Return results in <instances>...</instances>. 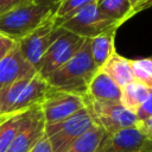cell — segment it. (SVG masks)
<instances>
[{
    "label": "cell",
    "instance_id": "27",
    "mask_svg": "<svg viewBox=\"0 0 152 152\" xmlns=\"http://www.w3.org/2000/svg\"><path fill=\"white\" fill-rule=\"evenodd\" d=\"M31 1L34 2V4H38V5H45V6L57 8V6L59 5V2L62 0H31Z\"/></svg>",
    "mask_w": 152,
    "mask_h": 152
},
{
    "label": "cell",
    "instance_id": "30",
    "mask_svg": "<svg viewBox=\"0 0 152 152\" xmlns=\"http://www.w3.org/2000/svg\"><path fill=\"white\" fill-rule=\"evenodd\" d=\"M142 1H144V0H129V2H131V5H132V13H133V10H134L138 5H140ZM132 15H133V14H132Z\"/></svg>",
    "mask_w": 152,
    "mask_h": 152
},
{
    "label": "cell",
    "instance_id": "25",
    "mask_svg": "<svg viewBox=\"0 0 152 152\" xmlns=\"http://www.w3.org/2000/svg\"><path fill=\"white\" fill-rule=\"evenodd\" d=\"M30 152H53V151H52V147H51V144H50L49 139L44 135V137L34 145V147H33Z\"/></svg>",
    "mask_w": 152,
    "mask_h": 152
},
{
    "label": "cell",
    "instance_id": "23",
    "mask_svg": "<svg viewBox=\"0 0 152 152\" xmlns=\"http://www.w3.org/2000/svg\"><path fill=\"white\" fill-rule=\"evenodd\" d=\"M30 1L31 0H0V15L7 13L21 5H25Z\"/></svg>",
    "mask_w": 152,
    "mask_h": 152
},
{
    "label": "cell",
    "instance_id": "24",
    "mask_svg": "<svg viewBox=\"0 0 152 152\" xmlns=\"http://www.w3.org/2000/svg\"><path fill=\"white\" fill-rule=\"evenodd\" d=\"M15 44H17V43L13 42L12 39H10V38H7V37L0 34V61L2 59V57H4Z\"/></svg>",
    "mask_w": 152,
    "mask_h": 152
},
{
    "label": "cell",
    "instance_id": "7",
    "mask_svg": "<svg viewBox=\"0 0 152 152\" xmlns=\"http://www.w3.org/2000/svg\"><path fill=\"white\" fill-rule=\"evenodd\" d=\"M86 38L76 36L63 28L61 36L50 45L42 58L37 72L44 80L62 68L83 45Z\"/></svg>",
    "mask_w": 152,
    "mask_h": 152
},
{
    "label": "cell",
    "instance_id": "26",
    "mask_svg": "<svg viewBox=\"0 0 152 152\" xmlns=\"http://www.w3.org/2000/svg\"><path fill=\"white\" fill-rule=\"evenodd\" d=\"M137 126L148 139H152V118L144 121H138Z\"/></svg>",
    "mask_w": 152,
    "mask_h": 152
},
{
    "label": "cell",
    "instance_id": "20",
    "mask_svg": "<svg viewBox=\"0 0 152 152\" xmlns=\"http://www.w3.org/2000/svg\"><path fill=\"white\" fill-rule=\"evenodd\" d=\"M97 0H62L59 5L56 8V12L53 14V19L57 25L64 23L72 15H75L77 12H80L86 6L96 2Z\"/></svg>",
    "mask_w": 152,
    "mask_h": 152
},
{
    "label": "cell",
    "instance_id": "14",
    "mask_svg": "<svg viewBox=\"0 0 152 152\" xmlns=\"http://www.w3.org/2000/svg\"><path fill=\"white\" fill-rule=\"evenodd\" d=\"M118 28H110L95 38L90 39V53L91 58L100 70L107 61L116 52L115 51V34Z\"/></svg>",
    "mask_w": 152,
    "mask_h": 152
},
{
    "label": "cell",
    "instance_id": "8",
    "mask_svg": "<svg viewBox=\"0 0 152 152\" xmlns=\"http://www.w3.org/2000/svg\"><path fill=\"white\" fill-rule=\"evenodd\" d=\"M63 28L59 27L56 24L53 17H51L17 44L25 59L36 70H38L43 56L45 55L50 45L61 36Z\"/></svg>",
    "mask_w": 152,
    "mask_h": 152
},
{
    "label": "cell",
    "instance_id": "19",
    "mask_svg": "<svg viewBox=\"0 0 152 152\" xmlns=\"http://www.w3.org/2000/svg\"><path fill=\"white\" fill-rule=\"evenodd\" d=\"M96 5L101 13L121 25L133 17L129 0H97Z\"/></svg>",
    "mask_w": 152,
    "mask_h": 152
},
{
    "label": "cell",
    "instance_id": "22",
    "mask_svg": "<svg viewBox=\"0 0 152 152\" xmlns=\"http://www.w3.org/2000/svg\"><path fill=\"white\" fill-rule=\"evenodd\" d=\"M135 115L138 118V121H144V120L152 118V89H150V93H148L146 100L139 107Z\"/></svg>",
    "mask_w": 152,
    "mask_h": 152
},
{
    "label": "cell",
    "instance_id": "3",
    "mask_svg": "<svg viewBox=\"0 0 152 152\" xmlns=\"http://www.w3.org/2000/svg\"><path fill=\"white\" fill-rule=\"evenodd\" d=\"M56 8L32 1L0 15V34L19 43L53 17Z\"/></svg>",
    "mask_w": 152,
    "mask_h": 152
},
{
    "label": "cell",
    "instance_id": "11",
    "mask_svg": "<svg viewBox=\"0 0 152 152\" xmlns=\"http://www.w3.org/2000/svg\"><path fill=\"white\" fill-rule=\"evenodd\" d=\"M147 137L138 126L106 133L97 152H141Z\"/></svg>",
    "mask_w": 152,
    "mask_h": 152
},
{
    "label": "cell",
    "instance_id": "5",
    "mask_svg": "<svg viewBox=\"0 0 152 152\" xmlns=\"http://www.w3.org/2000/svg\"><path fill=\"white\" fill-rule=\"evenodd\" d=\"M83 97L94 124L102 127L106 133H114L124 128L137 126L138 118L135 113L128 110L121 102L95 101L86 95H83Z\"/></svg>",
    "mask_w": 152,
    "mask_h": 152
},
{
    "label": "cell",
    "instance_id": "18",
    "mask_svg": "<svg viewBox=\"0 0 152 152\" xmlns=\"http://www.w3.org/2000/svg\"><path fill=\"white\" fill-rule=\"evenodd\" d=\"M121 90V104L133 113H137L150 93V88L135 80L126 84Z\"/></svg>",
    "mask_w": 152,
    "mask_h": 152
},
{
    "label": "cell",
    "instance_id": "17",
    "mask_svg": "<svg viewBox=\"0 0 152 152\" xmlns=\"http://www.w3.org/2000/svg\"><path fill=\"white\" fill-rule=\"evenodd\" d=\"M104 135L106 131L95 124L86 133L78 137L65 152H97Z\"/></svg>",
    "mask_w": 152,
    "mask_h": 152
},
{
    "label": "cell",
    "instance_id": "28",
    "mask_svg": "<svg viewBox=\"0 0 152 152\" xmlns=\"http://www.w3.org/2000/svg\"><path fill=\"white\" fill-rule=\"evenodd\" d=\"M150 7H152V0H144L140 5H138L134 10H133V15H135L137 13H139V12H141V11H144V10H147V8H150Z\"/></svg>",
    "mask_w": 152,
    "mask_h": 152
},
{
    "label": "cell",
    "instance_id": "29",
    "mask_svg": "<svg viewBox=\"0 0 152 152\" xmlns=\"http://www.w3.org/2000/svg\"><path fill=\"white\" fill-rule=\"evenodd\" d=\"M141 152H152V139H148L147 138V140H146V142H145Z\"/></svg>",
    "mask_w": 152,
    "mask_h": 152
},
{
    "label": "cell",
    "instance_id": "13",
    "mask_svg": "<svg viewBox=\"0 0 152 152\" xmlns=\"http://www.w3.org/2000/svg\"><path fill=\"white\" fill-rule=\"evenodd\" d=\"M121 93V88L106 72L99 70L90 81L86 96L95 101L120 102Z\"/></svg>",
    "mask_w": 152,
    "mask_h": 152
},
{
    "label": "cell",
    "instance_id": "12",
    "mask_svg": "<svg viewBox=\"0 0 152 152\" xmlns=\"http://www.w3.org/2000/svg\"><path fill=\"white\" fill-rule=\"evenodd\" d=\"M34 74L37 70L25 59L18 44H15L0 61V90Z\"/></svg>",
    "mask_w": 152,
    "mask_h": 152
},
{
    "label": "cell",
    "instance_id": "16",
    "mask_svg": "<svg viewBox=\"0 0 152 152\" xmlns=\"http://www.w3.org/2000/svg\"><path fill=\"white\" fill-rule=\"evenodd\" d=\"M25 113L26 110L0 115V152H7L21 128Z\"/></svg>",
    "mask_w": 152,
    "mask_h": 152
},
{
    "label": "cell",
    "instance_id": "2",
    "mask_svg": "<svg viewBox=\"0 0 152 152\" xmlns=\"http://www.w3.org/2000/svg\"><path fill=\"white\" fill-rule=\"evenodd\" d=\"M51 90L39 74L21 78L0 90V115L19 113L39 104Z\"/></svg>",
    "mask_w": 152,
    "mask_h": 152
},
{
    "label": "cell",
    "instance_id": "21",
    "mask_svg": "<svg viewBox=\"0 0 152 152\" xmlns=\"http://www.w3.org/2000/svg\"><path fill=\"white\" fill-rule=\"evenodd\" d=\"M134 80L152 89V57L131 59Z\"/></svg>",
    "mask_w": 152,
    "mask_h": 152
},
{
    "label": "cell",
    "instance_id": "6",
    "mask_svg": "<svg viewBox=\"0 0 152 152\" xmlns=\"http://www.w3.org/2000/svg\"><path fill=\"white\" fill-rule=\"evenodd\" d=\"M58 26L82 38L91 39L110 28H119L121 24L101 13L96 2H93Z\"/></svg>",
    "mask_w": 152,
    "mask_h": 152
},
{
    "label": "cell",
    "instance_id": "4",
    "mask_svg": "<svg viewBox=\"0 0 152 152\" xmlns=\"http://www.w3.org/2000/svg\"><path fill=\"white\" fill-rule=\"evenodd\" d=\"M94 125V120L86 107L63 121L45 124L44 135L49 139L53 152H65L78 137Z\"/></svg>",
    "mask_w": 152,
    "mask_h": 152
},
{
    "label": "cell",
    "instance_id": "15",
    "mask_svg": "<svg viewBox=\"0 0 152 152\" xmlns=\"http://www.w3.org/2000/svg\"><path fill=\"white\" fill-rule=\"evenodd\" d=\"M100 70L106 72L120 88H124L126 84L134 81L131 59L118 52H115Z\"/></svg>",
    "mask_w": 152,
    "mask_h": 152
},
{
    "label": "cell",
    "instance_id": "1",
    "mask_svg": "<svg viewBox=\"0 0 152 152\" xmlns=\"http://www.w3.org/2000/svg\"><path fill=\"white\" fill-rule=\"evenodd\" d=\"M97 71L90 53V39H86L81 49L46 81L52 89L86 95L88 86Z\"/></svg>",
    "mask_w": 152,
    "mask_h": 152
},
{
    "label": "cell",
    "instance_id": "9",
    "mask_svg": "<svg viewBox=\"0 0 152 152\" xmlns=\"http://www.w3.org/2000/svg\"><path fill=\"white\" fill-rule=\"evenodd\" d=\"M45 124L63 121L86 108L83 95L52 89L40 102Z\"/></svg>",
    "mask_w": 152,
    "mask_h": 152
},
{
    "label": "cell",
    "instance_id": "10",
    "mask_svg": "<svg viewBox=\"0 0 152 152\" xmlns=\"http://www.w3.org/2000/svg\"><path fill=\"white\" fill-rule=\"evenodd\" d=\"M44 132L45 120L39 103L26 110L21 128L7 152H30L44 137Z\"/></svg>",
    "mask_w": 152,
    "mask_h": 152
}]
</instances>
